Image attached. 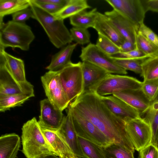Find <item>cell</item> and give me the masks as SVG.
Wrapping results in <instances>:
<instances>
[{
    "label": "cell",
    "mask_w": 158,
    "mask_h": 158,
    "mask_svg": "<svg viewBox=\"0 0 158 158\" xmlns=\"http://www.w3.org/2000/svg\"><path fill=\"white\" fill-rule=\"evenodd\" d=\"M68 107L91 122L113 143L135 152L124 121L112 113L95 94L84 92Z\"/></svg>",
    "instance_id": "cell-1"
},
{
    "label": "cell",
    "mask_w": 158,
    "mask_h": 158,
    "mask_svg": "<svg viewBox=\"0 0 158 158\" xmlns=\"http://www.w3.org/2000/svg\"><path fill=\"white\" fill-rule=\"evenodd\" d=\"M22 130V152L27 158H40L51 154L57 156L35 117L25 123Z\"/></svg>",
    "instance_id": "cell-2"
},
{
    "label": "cell",
    "mask_w": 158,
    "mask_h": 158,
    "mask_svg": "<svg viewBox=\"0 0 158 158\" xmlns=\"http://www.w3.org/2000/svg\"><path fill=\"white\" fill-rule=\"evenodd\" d=\"M32 19L36 20L46 33L51 42L56 48H60L73 41L70 32L64 24V20L57 19L36 6L30 1Z\"/></svg>",
    "instance_id": "cell-3"
},
{
    "label": "cell",
    "mask_w": 158,
    "mask_h": 158,
    "mask_svg": "<svg viewBox=\"0 0 158 158\" xmlns=\"http://www.w3.org/2000/svg\"><path fill=\"white\" fill-rule=\"evenodd\" d=\"M35 38L31 27L25 23L12 20L0 24V47L27 51Z\"/></svg>",
    "instance_id": "cell-4"
},
{
    "label": "cell",
    "mask_w": 158,
    "mask_h": 158,
    "mask_svg": "<svg viewBox=\"0 0 158 158\" xmlns=\"http://www.w3.org/2000/svg\"><path fill=\"white\" fill-rule=\"evenodd\" d=\"M143 82L129 76L110 73L91 87L89 91L99 97L113 94L123 91L140 90Z\"/></svg>",
    "instance_id": "cell-5"
},
{
    "label": "cell",
    "mask_w": 158,
    "mask_h": 158,
    "mask_svg": "<svg viewBox=\"0 0 158 158\" xmlns=\"http://www.w3.org/2000/svg\"><path fill=\"white\" fill-rule=\"evenodd\" d=\"M82 62H71L59 71L61 83L68 100L71 103L84 92Z\"/></svg>",
    "instance_id": "cell-6"
},
{
    "label": "cell",
    "mask_w": 158,
    "mask_h": 158,
    "mask_svg": "<svg viewBox=\"0 0 158 158\" xmlns=\"http://www.w3.org/2000/svg\"><path fill=\"white\" fill-rule=\"evenodd\" d=\"M46 96L57 109L63 111L70 104L62 87L59 71H48L41 77Z\"/></svg>",
    "instance_id": "cell-7"
},
{
    "label": "cell",
    "mask_w": 158,
    "mask_h": 158,
    "mask_svg": "<svg viewBox=\"0 0 158 158\" xmlns=\"http://www.w3.org/2000/svg\"><path fill=\"white\" fill-rule=\"evenodd\" d=\"M79 57L82 61L93 64L110 73L119 75L127 74V70L117 64L113 59L101 51L95 44L91 43L82 47Z\"/></svg>",
    "instance_id": "cell-8"
},
{
    "label": "cell",
    "mask_w": 158,
    "mask_h": 158,
    "mask_svg": "<svg viewBox=\"0 0 158 158\" xmlns=\"http://www.w3.org/2000/svg\"><path fill=\"white\" fill-rule=\"evenodd\" d=\"M71 111L74 127L78 136L101 147L108 146L113 142L93 123L67 108Z\"/></svg>",
    "instance_id": "cell-9"
},
{
    "label": "cell",
    "mask_w": 158,
    "mask_h": 158,
    "mask_svg": "<svg viewBox=\"0 0 158 158\" xmlns=\"http://www.w3.org/2000/svg\"><path fill=\"white\" fill-rule=\"evenodd\" d=\"M124 122L135 150L141 149L151 143L152 132L150 125L142 117L130 118Z\"/></svg>",
    "instance_id": "cell-10"
},
{
    "label": "cell",
    "mask_w": 158,
    "mask_h": 158,
    "mask_svg": "<svg viewBox=\"0 0 158 158\" xmlns=\"http://www.w3.org/2000/svg\"><path fill=\"white\" fill-rule=\"evenodd\" d=\"M27 94L35 96L34 86L29 82L20 83L12 76L0 53V96Z\"/></svg>",
    "instance_id": "cell-11"
},
{
    "label": "cell",
    "mask_w": 158,
    "mask_h": 158,
    "mask_svg": "<svg viewBox=\"0 0 158 158\" xmlns=\"http://www.w3.org/2000/svg\"><path fill=\"white\" fill-rule=\"evenodd\" d=\"M115 10L138 27L143 22L146 13L140 0H106Z\"/></svg>",
    "instance_id": "cell-12"
},
{
    "label": "cell",
    "mask_w": 158,
    "mask_h": 158,
    "mask_svg": "<svg viewBox=\"0 0 158 158\" xmlns=\"http://www.w3.org/2000/svg\"><path fill=\"white\" fill-rule=\"evenodd\" d=\"M40 115L38 123L40 127L56 131L60 128L65 116L62 111L56 108L48 99L40 102Z\"/></svg>",
    "instance_id": "cell-13"
},
{
    "label": "cell",
    "mask_w": 158,
    "mask_h": 158,
    "mask_svg": "<svg viewBox=\"0 0 158 158\" xmlns=\"http://www.w3.org/2000/svg\"><path fill=\"white\" fill-rule=\"evenodd\" d=\"M104 14L125 39L135 44L139 27L129 19L115 10L106 11Z\"/></svg>",
    "instance_id": "cell-14"
},
{
    "label": "cell",
    "mask_w": 158,
    "mask_h": 158,
    "mask_svg": "<svg viewBox=\"0 0 158 158\" xmlns=\"http://www.w3.org/2000/svg\"><path fill=\"white\" fill-rule=\"evenodd\" d=\"M99 97L112 113L124 121L128 119L141 117L138 111L113 95Z\"/></svg>",
    "instance_id": "cell-15"
},
{
    "label": "cell",
    "mask_w": 158,
    "mask_h": 158,
    "mask_svg": "<svg viewBox=\"0 0 158 158\" xmlns=\"http://www.w3.org/2000/svg\"><path fill=\"white\" fill-rule=\"evenodd\" d=\"M67 114L57 131L65 140L76 156L82 158H85L80 147L78 136L74 127L71 111L68 108Z\"/></svg>",
    "instance_id": "cell-16"
},
{
    "label": "cell",
    "mask_w": 158,
    "mask_h": 158,
    "mask_svg": "<svg viewBox=\"0 0 158 158\" xmlns=\"http://www.w3.org/2000/svg\"><path fill=\"white\" fill-rule=\"evenodd\" d=\"M44 136L60 158H82L76 156L64 139L57 131H53L41 127Z\"/></svg>",
    "instance_id": "cell-17"
},
{
    "label": "cell",
    "mask_w": 158,
    "mask_h": 158,
    "mask_svg": "<svg viewBox=\"0 0 158 158\" xmlns=\"http://www.w3.org/2000/svg\"><path fill=\"white\" fill-rule=\"evenodd\" d=\"M121 99L138 111L141 116L148 109L151 103L143 95L140 90H127L113 94Z\"/></svg>",
    "instance_id": "cell-18"
},
{
    "label": "cell",
    "mask_w": 158,
    "mask_h": 158,
    "mask_svg": "<svg viewBox=\"0 0 158 158\" xmlns=\"http://www.w3.org/2000/svg\"><path fill=\"white\" fill-rule=\"evenodd\" d=\"M94 28L98 34L110 39L119 47L125 40L109 18L105 14L98 12Z\"/></svg>",
    "instance_id": "cell-19"
},
{
    "label": "cell",
    "mask_w": 158,
    "mask_h": 158,
    "mask_svg": "<svg viewBox=\"0 0 158 158\" xmlns=\"http://www.w3.org/2000/svg\"><path fill=\"white\" fill-rule=\"evenodd\" d=\"M81 67L84 83L83 93L89 91L91 87L110 73L104 69L87 61H82Z\"/></svg>",
    "instance_id": "cell-20"
},
{
    "label": "cell",
    "mask_w": 158,
    "mask_h": 158,
    "mask_svg": "<svg viewBox=\"0 0 158 158\" xmlns=\"http://www.w3.org/2000/svg\"><path fill=\"white\" fill-rule=\"evenodd\" d=\"M0 53L2 54L5 64L13 77L20 83L28 82L26 78L23 61L7 53L5 48L1 47Z\"/></svg>",
    "instance_id": "cell-21"
},
{
    "label": "cell",
    "mask_w": 158,
    "mask_h": 158,
    "mask_svg": "<svg viewBox=\"0 0 158 158\" xmlns=\"http://www.w3.org/2000/svg\"><path fill=\"white\" fill-rule=\"evenodd\" d=\"M20 138L15 133L6 134L0 137V158H16L20 147Z\"/></svg>",
    "instance_id": "cell-22"
},
{
    "label": "cell",
    "mask_w": 158,
    "mask_h": 158,
    "mask_svg": "<svg viewBox=\"0 0 158 158\" xmlns=\"http://www.w3.org/2000/svg\"><path fill=\"white\" fill-rule=\"evenodd\" d=\"M77 44H69L64 47L52 56L50 64L46 69L48 71L57 72L61 70L71 62V58Z\"/></svg>",
    "instance_id": "cell-23"
},
{
    "label": "cell",
    "mask_w": 158,
    "mask_h": 158,
    "mask_svg": "<svg viewBox=\"0 0 158 158\" xmlns=\"http://www.w3.org/2000/svg\"><path fill=\"white\" fill-rule=\"evenodd\" d=\"M90 8L86 0H69L65 6L53 15L57 19L64 20Z\"/></svg>",
    "instance_id": "cell-24"
},
{
    "label": "cell",
    "mask_w": 158,
    "mask_h": 158,
    "mask_svg": "<svg viewBox=\"0 0 158 158\" xmlns=\"http://www.w3.org/2000/svg\"><path fill=\"white\" fill-rule=\"evenodd\" d=\"M98 12L96 8L89 11H82L69 18L70 23L73 27L86 29L94 28Z\"/></svg>",
    "instance_id": "cell-25"
},
{
    "label": "cell",
    "mask_w": 158,
    "mask_h": 158,
    "mask_svg": "<svg viewBox=\"0 0 158 158\" xmlns=\"http://www.w3.org/2000/svg\"><path fill=\"white\" fill-rule=\"evenodd\" d=\"M35 96L27 94L0 96V111L4 112L12 108L21 106Z\"/></svg>",
    "instance_id": "cell-26"
},
{
    "label": "cell",
    "mask_w": 158,
    "mask_h": 158,
    "mask_svg": "<svg viewBox=\"0 0 158 158\" xmlns=\"http://www.w3.org/2000/svg\"><path fill=\"white\" fill-rule=\"evenodd\" d=\"M30 6V0H0V18L13 15Z\"/></svg>",
    "instance_id": "cell-27"
},
{
    "label": "cell",
    "mask_w": 158,
    "mask_h": 158,
    "mask_svg": "<svg viewBox=\"0 0 158 158\" xmlns=\"http://www.w3.org/2000/svg\"><path fill=\"white\" fill-rule=\"evenodd\" d=\"M100 148L105 158H135V152L114 143Z\"/></svg>",
    "instance_id": "cell-28"
},
{
    "label": "cell",
    "mask_w": 158,
    "mask_h": 158,
    "mask_svg": "<svg viewBox=\"0 0 158 158\" xmlns=\"http://www.w3.org/2000/svg\"><path fill=\"white\" fill-rule=\"evenodd\" d=\"M142 115L143 118L150 126L152 137L151 143L154 145L158 133V99L151 102L148 109Z\"/></svg>",
    "instance_id": "cell-29"
},
{
    "label": "cell",
    "mask_w": 158,
    "mask_h": 158,
    "mask_svg": "<svg viewBox=\"0 0 158 158\" xmlns=\"http://www.w3.org/2000/svg\"><path fill=\"white\" fill-rule=\"evenodd\" d=\"M142 73L143 81L158 78V57H149L141 62Z\"/></svg>",
    "instance_id": "cell-30"
},
{
    "label": "cell",
    "mask_w": 158,
    "mask_h": 158,
    "mask_svg": "<svg viewBox=\"0 0 158 158\" xmlns=\"http://www.w3.org/2000/svg\"><path fill=\"white\" fill-rule=\"evenodd\" d=\"M82 151L85 158H105L100 146L78 136Z\"/></svg>",
    "instance_id": "cell-31"
},
{
    "label": "cell",
    "mask_w": 158,
    "mask_h": 158,
    "mask_svg": "<svg viewBox=\"0 0 158 158\" xmlns=\"http://www.w3.org/2000/svg\"><path fill=\"white\" fill-rule=\"evenodd\" d=\"M137 49L150 57L154 56L158 53V48L145 38L139 31L136 36Z\"/></svg>",
    "instance_id": "cell-32"
},
{
    "label": "cell",
    "mask_w": 158,
    "mask_h": 158,
    "mask_svg": "<svg viewBox=\"0 0 158 158\" xmlns=\"http://www.w3.org/2000/svg\"><path fill=\"white\" fill-rule=\"evenodd\" d=\"M95 45L101 51L109 56L120 52L118 46L110 39L100 34H98Z\"/></svg>",
    "instance_id": "cell-33"
},
{
    "label": "cell",
    "mask_w": 158,
    "mask_h": 158,
    "mask_svg": "<svg viewBox=\"0 0 158 158\" xmlns=\"http://www.w3.org/2000/svg\"><path fill=\"white\" fill-rule=\"evenodd\" d=\"M140 90L150 102L155 100L158 96V78L143 81Z\"/></svg>",
    "instance_id": "cell-34"
},
{
    "label": "cell",
    "mask_w": 158,
    "mask_h": 158,
    "mask_svg": "<svg viewBox=\"0 0 158 158\" xmlns=\"http://www.w3.org/2000/svg\"><path fill=\"white\" fill-rule=\"evenodd\" d=\"M70 32L73 41L77 44L84 45L90 41V34L87 29L73 27L70 29Z\"/></svg>",
    "instance_id": "cell-35"
},
{
    "label": "cell",
    "mask_w": 158,
    "mask_h": 158,
    "mask_svg": "<svg viewBox=\"0 0 158 158\" xmlns=\"http://www.w3.org/2000/svg\"><path fill=\"white\" fill-rule=\"evenodd\" d=\"M115 63L123 69L140 75L142 73V61L130 59H114Z\"/></svg>",
    "instance_id": "cell-36"
},
{
    "label": "cell",
    "mask_w": 158,
    "mask_h": 158,
    "mask_svg": "<svg viewBox=\"0 0 158 158\" xmlns=\"http://www.w3.org/2000/svg\"><path fill=\"white\" fill-rule=\"evenodd\" d=\"M109 56L114 59H130L140 61L150 57L138 49L126 52H119Z\"/></svg>",
    "instance_id": "cell-37"
},
{
    "label": "cell",
    "mask_w": 158,
    "mask_h": 158,
    "mask_svg": "<svg viewBox=\"0 0 158 158\" xmlns=\"http://www.w3.org/2000/svg\"><path fill=\"white\" fill-rule=\"evenodd\" d=\"M138 31L147 40L158 48V36L143 22L139 25Z\"/></svg>",
    "instance_id": "cell-38"
},
{
    "label": "cell",
    "mask_w": 158,
    "mask_h": 158,
    "mask_svg": "<svg viewBox=\"0 0 158 158\" xmlns=\"http://www.w3.org/2000/svg\"><path fill=\"white\" fill-rule=\"evenodd\" d=\"M30 1L36 6L52 15L56 13L64 7L50 3L42 2L39 0H30Z\"/></svg>",
    "instance_id": "cell-39"
},
{
    "label": "cell",
    "mask_w": 158,
    "mask_h": 158,
    "mask_svg": "<svg viewBox=\"0 0 158 158\" xmlns=\"http://www.w3.org/2000/svg\"><path fill=\"white\" fill-rule=\"evenodd\" d=\"M33 16V11L30 6L12 15V20L19 23H25L29 18H32Z\"/></svg>",
    "instance_id": "cell-40"
},
{
    "label": "cell",
    "mask_w": 158,
    "mask_h": 158,
    "mask_svg": "<svg viewBox=\"0 0 158 158\" xmlns=\"http://www.w3.org/2000/svg\"><path fill=\"white\" fill-rule=\"evenodd\" d=\"M139 152V158H158V149L151 143Z\"/></svg>",
    "instance_id": "cell-41"
},
{
    "label": "cell",
    "mask_w": 158,
    "mask_h": 158,
    "mask_svg": "<svg viewBox=\"0 0 158 158\" xmlns=\"http://www.w3.org/2000/svg\"><path fill=\"white\" fill-rule=\"evenodd\" d=\"M140 1L146 13L149 11L158 13V0H140Z\"/></svg>",
    "instance_id": "cell-42"
},
{
    "label": "cell",
    "mask_w": 158,
    "mask_h": 158,
    "mask_svg": "<svg viewBox=\"0 0 158 158\" xmlns=\"http://www.w3.org/2000/svg\"><path fill=\"white\" fill-rule=\"evenodd\" d=\"M119 48L121 52H128L137 49L136 44L126 39Z\"/></svg>",
    "instance_id": "cell-43"
},
{
    "label": "cell",
    "mask_w": 158,
    "mask_h": 158,
    "mask_svg": "<svg viewBox=\"0 0 158 158\" xmlns=\"http://www.w3.org/2000/svg\"><path fill=\"white\" fill-rule=\"evenodd\" d=\"M40 2L48 3L64 7L68 3L69 0H39Z\"/></svg>",
    "instance_id": "cell-44"
},
{
    "label": "cell",
    "mask_w": 158,
    "mask_h": 158,
    "mask_svg": "<svg viewBox=\"0 0 158 158\" xmlns=\"http://www.w3.org/2000/svg\"><path fill=\"white\" fill-rule=\"evenodd\" d=\"M40 158H60L55 155H49L42 157Z\"/></svg>",
    "instance_id": "cell-45"
},
{
    "label": "cell",
    "mask_w": 158,
    "mask_h": 158,
    "mask_svg": "<svg viewBox=\"0 0 158 158\" xmlns=\"http://www.w3.org/2000/svg\"><path fill=\"white\" fill-rule=\"evenodd\" d=\"M158 149V133L154 145Z\"/></svg>",
    "instance_id": "cell-46"
},
{
    "label": "cell",
    "mask_w": 158,
    "mask_h": 158,
    "mask_svg": "<svg viewBox=\"0 0 158 158\" xmlns=\"http://www.w3.org/2000/svg\"><path fill=\"white\" fill-rule=\"evenodd\" d=\"M154 56L158 57V53L156 55ZM154 56H153V57H154Z\"/></svg>",
    "instance_id": "cell-47"
}]
</instances>
